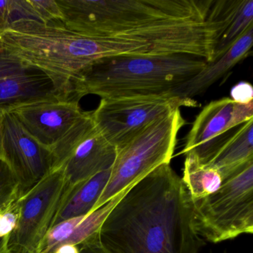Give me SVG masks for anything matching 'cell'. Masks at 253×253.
<instances>
[{
  "label": "cell",
  "instance_id": "6da1fadb",
  "mask_svg": "<svg viewBox=\"0 0 253 253\" xmlns=\"http://www.w3.org/2000/svg\"><path fill=\"white\" fill-rule=\"evenodd\" d=\"M97 234L113 253H199L206 244L192 225L189 192L170 164L133 185Z\"/></svg>",
  "mask_w": 253,
  "mask_h": 253
},
{
  "label": "cell",
  "instance_id": "7a4b0ae2",
  "mask_svg": "<svg viewBox=\"0 0 253 253\" xmlns=\"http://www.w3.org/2000/svg\"><path fill=\"white\" fill-rule=\"evenodd\" d=\"M4 46L46 74L59 95L72 100L81 73L97 60L127 55H151L152 48L138 41L89 37L69 30L63 23L14 22L0 33Z\"/></svg>",
  "mask_w": 253,
  "mask_h": 253
},
{
  "label": "cell",
  "instance_id": "3957f363",
  "mask_svg": "<svg viewBox=\"0 0 253 253\" xmlns=\"http://www.w3.org/2000/svg\"><path fill=\"white\" fill-rule=\"evenodd\" d=\"M189 55H127L94 62L74 85L72 100L94 94L103 98L172 92L207 66Z\"/></svg>",
  "mask_w": 253,
  "mask_h": 253
},
{
  "label": "cell",
  "instance_id": "277c9868",
  "mask_svg": "<svg viewBox=\"0 0 253 253\" xmlns=\"http://www.w3.org/2000/svg\"><path fill=\"white\" fill-rule=\"evenodd\" d=\"M213 0H56L63 23L89 37L124 39L168 19L208 14Z\"/></svg>",
  "mask_w": 253,
  "mask_h": 253
},
{
  "label": "cell",
  "instance_id": "5b68a950",
  "mask_svg": "<svg viewBox=\"0 0 253 253\" xmlns=\"http://www.w3.org/2000/svg\"><path fill=\"white\" fill-rule=\"evenodd\" d=\"M194 229L217 244L253 232V161L222 180L214 193L192 201Z\"/></svg>",
  "mask_w": 253,
  "mask_h": 253
},
{
  "label": "cell",
  "instance_id": "8992f818",
  "mask_svg": "<svg viewBox=\"0 0 253 253\" xmlns=\"http://www.w3.org/2000/svg\"><path fill=\"white\" fill-rule=\"evenodd\" d=\"M185 124L180 109H175L154 121L118 149L110 178L92 211L160 166L170 164L177 134Z\"/></svg>",
  "mask_w": 253,
  "mask_h": 253
},
{
  "label": "cell",
  "instance_id": "52a82bcc",
  "mask_svg": "<svg viewBox=\"0 0 253 253\" xmlns=\"http://www.w3.org/2000/svg\"><path fill=\"white\" fill-rule=\"evenodd\" d=\"M193 98L172 92L103 98L91 112L93 121L105 138L120 149L148 126L180 107H197Z\"/></svg>",
  "mask_w": 253,
  "mask_h": 253
},
{
  "label": "cell",
  "instance_id": "ba28073f",
  "mask_svg": "<svg viewBox=\"0 0 253 253\" xmlns=\"http://www.w3.org/2000/svg\"><path fill=\"white\" fill-rule=\"evenodd\" d=\"M68 189L63 170L58 168L19 198L13 214L14 226L8 233V253H38Z\"/></svg>",
  "mask_w": 253,
  "mask_h": 253
},
{
  "label": "cell",
  "instance_id": "9c48e42d",
  "mask_svg": "<svg viewBox=\"0 0 253 253\" xmlns=\"http://www.w3.org/2000/svg\"><path fill=\"white\" fill-rule=\"evenodd\" d=\"M53 170L61 168L69 189L113 167L118 149L87 112L51 149Z\"/></svg>",
  "mask_w": 253,
  "mask_h": 253
},
{
  "label": "cell",
  "instance_id": "30bf717a",
  "mask_svg": "<svg viewBox=\"0 0 253 253\" xmlns=\"http://www.w3.org/2000/svg\"><path fill=\"white\" fill-rule=\"evenodd\" d=\"M2 148L18 181L20 197L53 170L51 149L38 143L11 112L2 115Z\"/></svg>",
  "mask_w": 253,
  "mask_h": 253
},
{
  "label": "cell",
  "instance_id": "8fae6325",
  "mask_svg": "<svg viewBox=\"0 0 253 253\" xmlns=\"http://www.w3.org/2000/svg\"><path fill=\"white\" fill-rule=\"evenodd\" d=\"M253 119V102L240 104L229 97L213 100L195 118L181 155L192 152L206 164L228 133Z\"/></svg>",
  "mask_w": 253,
  "mask_h": 253
},
{
  "label": "cell",
  "instance_id": "7c38bea8",
  "mask_svg": "<svg viewBox=\"0 0 253 253\" xmlns=\"http://www.w3.org/2000/svg\"><path fill=\"white\" fill-rule=\"evenodd\" d=\"M54 99L63 98L48 75L14 55L0 40V113Z\"/></svg>",
  "mask_w": 253,
  "mask_h": 253
},
{
  "label": "cell",
  "instance_id": "4fadbf2b",
  "mask_svg": "<svg viewBox=\"0 0 253 253\" xmlns=\"http://www.w3.org/2000/svg\"><path fill=\"white\" fill-rule=\"evenodd\" d=\"M11 112L38 143L51 150L86 113L79 101L63 99L30 103Z\"/></svg>",
  "mask_w": 253,
  "mask_h": 253
},
{
  "label": "cell",
  "instance_id": "5bb4252c",
  "mask_svg": "<svg viewBox=\"0 0 253 253\" xmlns=\"http://www.w3.org/2000/svg\"><path fill=\"white\" fill-rule=\"evenodd\" d=\"M132 186L115 195L97 210L53 226L42 241L38 253H55L61 247L78 245L91 238L97 233L108 214Z\"/></svg>",
  "mask_w": 253,
  "mask_h": 253
},
{
  "label": "cell",
  "instance_id": "9a60e30c",
  "mask_svg": "<svg viewBox=\"0 0 253 253\" xmlns=\"http://www.w3.org/2000/svg\"><path fill=\"white\" fill-rule=\"evenodd\" d=\"M253 44V26H251L223 55L211 63H207L201 72L177 86L172 91L173 94L194 99L195 96L205 92L211 85L250 55Z\"/></svg>",
  "mask_w": 253,
  "mask_h": 253
},
{
  "label": "cell",
  "instance_id": "2e32d148",
  "mask_svg": "<svg viewBox=\"0 0 253 253\" xmlns=\"http://www.w3.org/2000/svg\"><path fill=\"white\" fill-rule=\"evenodd\" d=\"M235 128L228 133L206 164L218 171L222 180L253 161V119Z\"/></svg>",
  "mask_w": 253,
  "mask_h": 253
},
{
  "label": "cell",
  "instance_id": "e0dca14e",
  "mask_svg": "<svg viewBox=\"0 0 253 253\" xmlns=\"http://www.w3.org/2000/svg\"><path fill=\"white\" fill-rule=\"evenodd\" d=\"M112 168L68 189L53 226L92 211L110 178Z\"/></svg>",
  "mask_w": 253,
  "mask_h": 253
},
{
  "label": "cell",
  "instance_id": "ac0fdd59",
  "mask_svg": "<svg viewBox=\"0 0 253 253\" xmlns=\"http://www.w3.org/2000/svg\"><path fill=\"white\" fill-rule=\"evenodd\" d=\"M215 3L223 29L216 45L214 60L223 55L242 34L253 26V0H217Z\"/></svg>",
  "mask_w": 253,
  "mask_h": 253
},
{
  "label": "cell",
  "instance_id": "d6986e66",
  "mask_svg": "<svg viewBox=\"0 0 253 253\" xmlns=\"http://www.w3.org/2000/svg\"><path fill=\"white\" fill-rule=\"evenodd\" d=\"M185 156L182 180L192 202L216 192L222 183V177L218 171L200 162L192 152H189Z\"/></svg>",
  "mask_w": 253,
  "mask_h": 253
},
{
  "label": "cell",
  "instance_id": "ffe728a7",
  "mask_svg": "<svg viewBox=\"0 0 253 253\" xmlns=\"http://www.w3.org/2000/svg\"><path fill=\"white\" fill-rule=\"evenodd\" d=\"M19 198L18 181L8 163L0 158V217L13 215Z\"/></svg>",
  "mask_w": 253,
  "mask_h": 253
},
{
  "label": "cell",
  "instance_id": "44dd1931",
  "mask_svg": "<svg viewBox=\"0 0 253 253\" xmlns=\"http://www.w3.org/2000/svg\"><path fill=\"white\" fill-rule=\"evenodd\" d=\"M41 23H63V16L56 0H29Z\"/></svg>",
  "mask_w": 253,
  "mask_h": 253
},
{
  "label": "cell",
  "instance_id": "7402d4cb",
  "mask_svg": "<svg viewBox=\"0 0 253 253\" xmlns=\"http://www.w3.org/2000/svg\"><path fill=\"white\" fill-rule=\"evenodd\" d=\"M231 100L240 104H248L253 102V87L250 83L241 81L230 90Z\"/></svg>",
  "mask_w": 253,
  "mask_h": 253
},
{
  "label": "cell",
  "instance_id": "603a6c76",
  "mask_svg": "<svg viewBox=\"0 0 253 253\" xmlns=\"http://www.w3.org/2000/svg\"><path fill=\"white\" fill-rule=\"evenodd\" d=\"M78 246V253H113L100 242L97 232Z\"/></svg>",
  "mask_w": 253,
  "mask_h": 253
},
{
  "label": "cell",
  "instance_id": "cb8c5ba5",
  "mask_svg": "<svg viewBox=\"0 0 253 253\" xmlns=\"http://www.w3.org/2000/svg\"><path fill=\"white\" fill-rule=\"evenodd\" d=\"M14 223L9 219L0 221V253H9L7 248L8 233L12 229Z\"/></svg>",
  "mask_w": 253,
  "mask_h": 253
},
{
  "label": "cell",
  "instance_id": "d4e9b609",
  "mask_svg": "<svg viewBox=\"0 0 253 253\" xmlns=\"http://www.w3.org/2000/svg\"><path fill=\"white\" fill-rule=\"evenodd\" d=\"M2 114L0 113V158H3L2 148Z\"/></svg>",
  "mask_w": 253,
  "mask_h": 253
},
{
  "label": "cell",
  "instance_id": "484cf974",
  "mask_svg": "<svg viewBox=\"0 0 253 253\" xmlns=\"http://www.w3.org/2000/svg\"><path fill=\"white\" fill-rule=\"evenodd\" d=\"M4 30H5V27H4L3 24L0 21V33H2Z\"/></svg>",
  "mask_w": 253,
  "mask_h": 253
}]
</instances>
